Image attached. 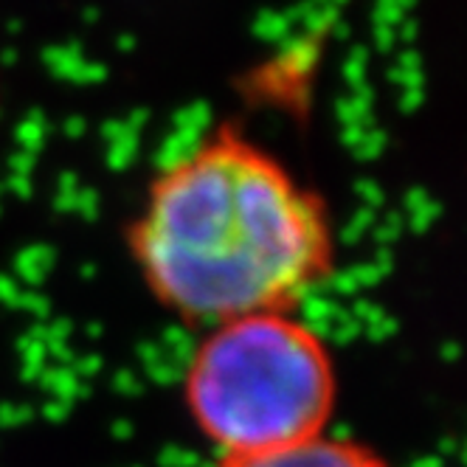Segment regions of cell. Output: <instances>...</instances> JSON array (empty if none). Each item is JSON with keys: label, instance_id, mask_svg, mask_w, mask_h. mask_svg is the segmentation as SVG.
Wrapping results in <instances>:
<instances>
[{"label": "cell", "instance_id": "1", "mask_svg": "<svg viewBox=\"0 0 467 467\" xmlns=\"http://www.w3.org/2000/svg\"><path fill=\"white\" fill-rule=\"evenodd\" d=\"M130 251L158 305L212 327L296 310L329 274L336 234L321 197L279 158L220 130L152 181Z\"/></svg>", "mask_w": 467, "mask_h": 467}, {"label": "cell", "instance_id": "2", "mask_svg": "<svg viewBox=\"0 0 467 467\" xmlns=\"http://www.w3.org/2000/svg\"><path fill=\"white\" fill-rule=\"evenodd\" d=\"M183 403L223 462H243L327 437L338 369L327 341L271 310L206 327L183 375Z\"/></svg>", "mask_w": 467, "mask_h": 467}, {"label": "cell", "instance_id": "3", "mask_svg": "<svg viewBox=\"0 0 467 467\" xmlns=\"http://www.w3.org/2000/svg\"><path fill=\"white\" fill-rule=\"evenodd\" d=\"M220 467H391L378 451L352 440L321 437L307 445L290 451L243 459V462H220Z\"/></svg>", "mask_w": 467, "mask_h": 467}]
</instances>
